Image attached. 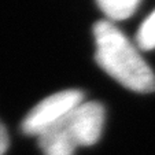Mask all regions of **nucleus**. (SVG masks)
<instances>
[{"label":"nucleus","mask_w":155,"mask_h":155,"mask_svg":"<svg viewBox=\"0 0 155 155\" xmlns=\"http://www.w3.org/2000/svg\"><path fill=\"white\" fill-rule=\"evenodd\" d=\"M96 61L107 74L128 89L141 94L155 91V74L139 50L111 21H99L94 28Z\"/></svg>","instance_id":"nucleus-1"},{"label":"nucleus","mask_w":155,"mask_h":155,"mask_svg":"<svg viewBox=\"0 0 155 155\" xmlns=\"http://www.w3.org/2000/svg\"><path fill=\"white\" fill-rule=\"evenodd\" d=\"M104 107L99 102H82L55 126L38 136L44 155H74L77 147L92 146L102 136Z\"/></svg>","instance_id":"nucleus-2"},{"label":"nucleus","mask_w":155,"mask_h":155,"mask_svg":"<svg viewBox=\"0 0 155 155\" xmlns=\"http://www.w3.org/2000/svg\"><path fill=\"white\" fill-rule=\"evenodd\" d=\"M84 102V94L78 89L61 91L41 100L22 121V132L29 136H40L55 126L66 115Z\"/></svg>","instance_id":"nucleus-3"},{"label":"nucleus","mask_w":155,"mask_h":155,"mask_svg":"<svg viewBox=\"0 0 155 155\" xmlns=\"http://www.w3.org/2000/svg\"><path fill=\"white\" fill-rule=\"evenodd\" d=\"M96 2L108 21L126 19L136 11L140 3V0H96Z\"/></svg>","instance_id":"nucleus-4"},{"label":"nucleus","mask_w":155,"mask_h":155,"mask_svg":"<svg viewBox=\"0 0 155 155\" xmlns=\"http://www.w3.org/2000/svg\"><path fill=\"white\" fill-rule=\"evenodd\" d=\"M136 41L140 50L150 51L155 48V11H152L141 24Z\"/></svg>","instance_id":"nucleus-5"},{"label":"nucleus","mask_w":155,"mask_h":155,"mask_svg":"<svg viewBox=\"0 0 155 155\" xmlns=\"http://www.w3.org/2000/svg\"><path fill=\"white\" fill-rule=\"evenodd\" d=\"M8 135H7V130L4 128V125L0 122V155H4L8 148Z\"/></svg>","instance_id":"nucleus-6"}]
</instances>
